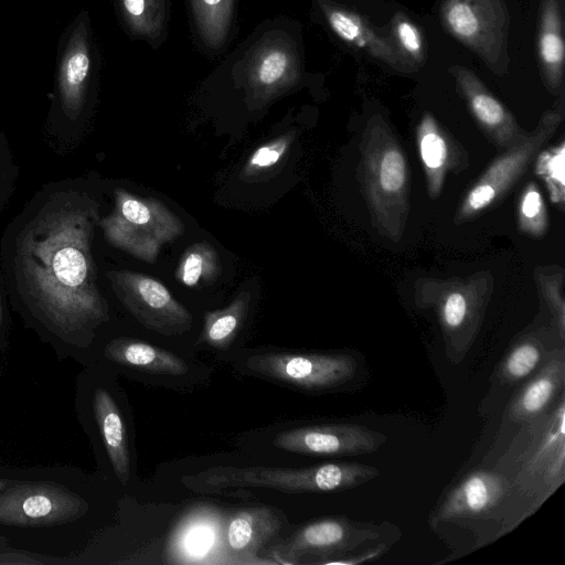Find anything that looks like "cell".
I'll return each instance as SVG.
<instances>
[{
  "label": "cell",
  "mask_w": 565,
  "mask_h": 565,
  "mask_svg": "<svg viewBox=\"0 0 565 565\" xmlns=\"http://www.w3.org/2000/svg\"><path fill=\"white\" fill-rule=\"evenodd\" d=\"M379 529L345 516H331L310 522L278 546V563L299 564L306 557H339L359 546L376 541Z\"/></svg>",
  "instance_id": "obj_12"
},
{
  "label": "cell",
  "mask_w": 565,
  "mask_h": 565,
  "mask_svg": "<svg viewBox=\"0 0 565 565\" xmlns=\"http://www.w3.org/2000/svg\"><path fill=\"white\" fill-rule=\"evenodd\" d=\"M114 199V210L99 221L104 236L114 247L145 263L154 264L161 248L185 231L181 218L154 198L117 188Z\"/></svg>",
  "instance_id": "obj_6"
},
{
  "label": "cell",
  "mask_w": 565,
  "mask_h": 565,
  "mask_svg": "<svg viewBox=\"0 0 565 565\" xmlns=\"http://www.w3.org/2000/svg\"><path fill=\"white\" fill-rule=\"evenodd\" d=\"M222 273L218 253L207 242H198L185 248L175 269V279L190 288L214 282Z\"/></svg>",
  "instance_id": "obj_28"
},
{
  "label": "cell",
  "mask_w": 565,
  "mask_h": 565,
  "mask_svg": "<svg viewBox=\"0 0 565 565\" xmlns=\"http://www.w3.org/2000/svg\"><path fill=\"white\" fill-rule=\"evenodd\" d=\"M493 289V277L486 270L466 277L416 281L415 302L435 311L450 362L460 363L472 347Z\"/></svg>",
  "instance_id": "obj_5"
},
{
  "label": "cell",
  "mask_w": 565,
  "mask_h": 565,
  "mask_svg": "<svg viewBox=\"0 0 565 565\" xmlns=\"http://www.w3.org/2000/svg\"><path fill=\"white\" fill-rule=\"evenodd\" d=\"M3 335H4V311H3L2 294L0 290V353L4 347Z\"/></svg>",
  "instance_id": "obj_36"
},
{
  "label": "cell",
  "mask_w": 565,
  "mask_h": 565,
  "mask_svg": "<svg viewBox=\"0 0 565 565\" xmlns=\"http://www.w3.org/2000/svg\"><path fill=\"white\" fill-rule=\"evenodd\" d=\"M98 207L84 191L50 190L25 210L9 241L8 269L28 310L74 344L89 342L109 319L92 250Z\"/></svg>",
  "instance_id": "obj_1"
},
{
  "label": "cell",
  "mask_w": 565,
  "mask_h": 565,
  "mask_svg": "<svg viewBox=\"0 0 565 565\" xmlns=\"http://www.w3.org/2000/svg\"><path fill=\"white\" fill-rule=\"evenodd\" d=\"M106 276L124 307L147 329L164 335L191 329L192 315L159 280L126 269Z\"/></svg>",
  "instance_id": "obj_10"
},
{
  "label": "cell",
  "mask_w": 565,
  "mask_h": 565,
  "mask_svg": "<svg viewBox=\"0 0 565 565\" xmlns=\"http://www.w3.org/2000/svg\"><path fill=\"white\" fill-rule=\"evenodd\" d=\"M449 71L477 125L500 152L526 136L527 131L471 70L454 65Z\"/></svg>",
  "instance_id": "obj_15"
},
{
  "label": "cell",
  "mask_w": 565,
  "mask_h": 565,
  "mask_svg": "<svg viewBox=\"0 0 565 565\" xmlns=\"http://www.w3.org/2000/svg\"><path fill=\"white\" fill-rule=\"evenodd\" d=\"M296 130L289 129L273 140L259 146L247 159L242 178L246 181L268 175L286 157L296 139Z\"/></svg>",
  "instance_id": "obj_32"
},
{
  "label": "cell",
  "mask_w": 565,
  "mask_h": 565,
  "mask_svg": "<svg viewBox=\"0 0 565 565\" xmlns=\"http://www.w3.org/2000/svg\"><path fill=\"white\" fill-rule=\"evenodd\" d=\"M359 150L358 179L373 226L397 243L411 211L409 171L403 148L382 115L367 119Z\"/></svg>",
  "instance_id": "obj_3"
},
{
  "label": "cell",
  "mask_w": 565,
  "mask_h": 565,
  "mask_svg": "<svg viewBox=\"0 0 565 565\" xmlns=\"http://www.w3.org/2000/svg\"><path fill=\"white\" fill-rule=\"evenodd\" d=\"M537 57L546 88L554 95L564 85V20L561 0H542L537 28Z\"/></svg>",
  "instance_id": "obj_22"
},
{
  "label": "cell",
  "mask_w": 565,
  "mask_h": 565,
  "mask_svg": "<svg viewBox=\"0 0 565 565\" xmlns=\"http://www.w3.org/2000/svg\"><path fill=\"white\" fill-rule=\"evenodd\" d=\"M246 365L259 375L313 391L341 386L358 369L348 353L269 352L249 356Z\"/></svg>",
  "instance_id": "obj_11"
},
{
  "label": "cell",
  "mask_w": 565,
  "mask_h": 565,
  "mask_svg": "<svg viewBox=\"0 0 565 565\" xmlns=\"http://www.w3.org/2000/svg\"><path fill=\"white\" fill-rule=\"evenodd\" d=\"M10 480L8 479H0V492L6 488V486L9 483Z\"/></svg>",
  "instance_id": "obj_37"
},
{
  "label": "cell",
  "mask_w": 565,
  "mask_h": 565,
  "mask_svg": "<svg viewBox=\"0 0 565 565\" xmlns=\"http://www.w3.org/2000/svg\"><path fill=\"white\" fill-rule=\"evenodd\" d=\"M564 379V360L561 354L547 362L523 386L510 408L511 419L527 422L542 414L563 388Z\"/></svg>",
  "instance_id": "obj_26"
},
{
  "label": "cell",
  "mask_w": 565,
  "mask_h": 565,
  "mask_svg": "<svg viewBox=\"0 0 565 565\" xmlns=\"http://www.w3.org/2000/svg\"><path fill=\"white\" fill-rule=\"evenodd\" d=\"M0 183H1V181H0Z\"/></svg>",
  "instance_id": "obj_39"
},
{
  "label": "cell",
  "mask_w": 565,
  "mask_h": 565,
  "mask_svg": "<svg viewBox=\"0 0 565 565\" xmlns=\"http://www.w3.org/2000/svg\"><path fill=\"white\" fill-rule=\"evenodd\" d=\"M92 64L89 32L85 20H81L64 51L58 72L61 103L71 118H76L83 110Z\"/></svg>",
  "instance_id": "obj_19"
},
{
  "label": "cell",
  "mask_w": 565,
  "mask_h": 565,
  "mask_svg": "<svg viewBox=\"0 0 565 565\" xmlns=\"http://www.w3.org/2000/svg\"><path fill=\"white\" fill-rule=\"evenodd\" d=\"M507 490L508 482L502 476L488 470L475 471L446 495L437 518L454 521L478 516L494 509Z\"/></svg>",
  "instance_id": "obj_18"
},
{
  "label": "cell",
  "mask_w": 565,
  "mask_h": 565,
  "mask_svg": "<svg viewBox=\"0 0 565 565\" xmlns=\"http://www.w3.org/2000/svg\"><path fill=\"white\" fill-rule=\"evenodd\" d=\"M373 466L327 462L303 468L217 466L182 478L194 492L213 493L230 488H264L288 493L344 491L379 476Z\"/></svg>",
  "instance_id": "obj_4"
},
{
  "label": "cell",
  "mask_w": 565,
  "mask_h": 565,
  "mask_svg": "<svg viewBox=\"0 0 565 565\" xmlns=\"http://www.w3.org/2000/svg\"><path fill=\"white\" fill-rule=\"evenodd\" d=\"M440 21L493 73L507 72L509 15L504 0H443Z\"/></svg>",
  "instance_id": "obj_8"
},
{
  "label": "cell",
  "mask_w": 565,
  "mask_h": 565,
  "mask_svg": "<svg viewBox=\"0 0 565 565\" xmlns=\"http://www.w3.org/2000/svg\"><path fill=\"white\" fill-rule=\"evenodd\" d=\"M88 510L78 494L52 482H12L0 492V524L52 526L73 522Z\"/></svg>",
  "instance_id": "obj_9"
},
{
  "label": "cell",
  "mask_w": 565,
  "mask_h": 565,
  "mask_svg": "<svg viewBox=\"0 0 565 565\" xmlns=\"http://www.w3.org/2000/svg\"><path fill=\"white\" fill-rule=\"evenodd\" d=\"M302 25L288 15L267 18L222 57L200 92L252 116L310 82Z\"/></svg>",
  "instance_id": "obj_2"
},
{
  "label": "cell",
  "mask_w": 565,
  "mask_h": 565,
  "mask_svg": "<svg viewBox=\"0 0 565 565\" xmlns=\"http://www.w3.org/2000/svg\"><path fill=\"white\" fill-rule=\"evenodd\" d=\"M416 140L428 195L436 199L441 193L446 174L459 171L467 163L466 156L430 113L423 114L416 127Z\"/></svg>",
  "instance_id": "obj_17"
},
{
  "label": "cell",
  "mask_w": 565,
  "mask_h": 565,
  "mask_svg": "<svg viewBox=\"0 0 565 565\" xmlns=\"http://www.w3.org/2000/svg\"><path fill=\"white\" fill-rule=\"evenodd\" d=\"M250 297L249 291H242L227 307L206 311L201 341L214 349H227L244 324Z\"/></svg>",
  "instance_id": "obj_27"
},
{
  "label": "cell",
  "mask_w": 565,
  "mask_h": 565,
  "mask_svg": "<svg viewBox=\"0 0 565 565\" xmlns=\"http://www.w3.org/2000/svg\"><path fill=\"white\" fill-rule=\"evenodd\" d=\"M104 355L118 365L154 374L183 375L188 372L186 363L174 353L130 338L109 341Z\"/></svg>",
  "instance_id": "obj_25"
},
{
  "label": "cell",
  "mask_w": 565,
  "mask_h": 565,
  "mask_svg": "<svg viewBox=\"0 0 565 565\" xmlns=\"http://www.w3.org/2000/svg\"><path fill=\"white\" fill-rule=\"evenodd\" d=\"M388 550V546L385 543H380L373 547H370L367 550L362 551L359 554L351 555V556H340L342 558L340 559H332V561H323L319 564L324 565H356L365 562H372L377 558H380L386 551Z\"/></svg>",
  "instance_id": "obj_35"
},
{
  "label": "cell",
  "mask_w": 565,
  "mask_h": 565,
  "mask_svg": "<svg viewBox=\"0 0 565 565\" xmlns=\"http://www.w3.org/2000/svg\"><path fill=\"white\" fill-rule=\"evenodd\" d=\"M89 413L115 476L126 484L130 477L126 427L118 404L106 387L93 388Z\"/></svg>",
  "instance_id": "obj_20"
},
{
  "label": "cell",
  "mask_w": 565,
  "mask_h": 565,
  "mask_svg": "<svg viewBox=\"0 0 565 565\" xmlns=\"http://www.w3.org/2000/svg\"><path fill=\"white\" fill-rule=\"evenodd\" d=\"M195 513L180 524L167 550L169 563H209L207 557L218 554L221 541L225 542V530L221 519L213 512Z\"/></svg>",
  "instance_id": "obj_23"
},
{
  "label": "cell",
  "mask_w": 565,
  "mask_h": 565,
  "mask_svg": "<svg viewBox=\"0 0 565 565\" xmlns=\"http://www.w3.org/2000/svg\"><path fill=\"white\" fill-rule=\"evenodd\" d=\"M196 49L210 58L225 53L237 30V0H186Z\"/></svg>",
  "instance_id": "obj_16"
},
{
  "label": "cell",
  "mask_w": 565,
  "mask_h": 565,
  "mask_svg": "<svg viewBox=\"0 0 565 565\" xmlns=\"http://www.w3.org/2000/svg\"><path fill=\"white\" fill-rule=\"evenodd\" d=\"M543 354V345L536 338H522L505 355L499 371L501 379L510 384L519 383L536 370Z\"/></svg>",
  "instance_id": "obj_31"
},
{
  "label": "cell",
  "mask_w": 565,
  "mask_h": 565,
  "mask_svg": "<svg viewBox=\"0 0 565 565\" xmlns=\"http://www.w3.org/2000/svg\"><path fill=\"white\" fill-rule=\"evenodd\" d=\"M6 543H7L6 537H0V548H4L3 546L6 545Z\"/></svg>",
  "instance_id": "obj_38"
},
{
  "label": "cell",
  "mask_w": 565,
  "mask_h": 565,
  "mask_svg": "<svg viewBox=\"0 0 565 565\" xmlns=\"http://www.w3.org/2000/svg\"><path fill=\"white\" fill-rule=\"evenodd\" d=\"M518 227L527 236L541 238L548 227V214L542 193L535 182L522 189L518 200Z\"/></svg>",
  "instance_id": "obj_33"
},
{
  "label": "cell",
  "mask_w": 565,
  "mask_h": 565,
  "mask_svg": "<svg viewBox=\"0 0 565 565\" xmlns=\"http://www.w3.org/2000/svg\"><path fill=\"white\" fill-rule=\"evenodd\" d=\"M315 18L340 42L361 50L398 72L417 67L405 60L391 35L384 34L364 15L338 0H311Z\"/></svg>",
  "instance_id": "obj_13"
},
{
  "label": "cell",
  "mask_w": 565,
  "mask_h": 565,
  "mask_svg": "<svg viewBox=\"0 0 565 565\" xmlns=\"http://www.w3.org/2000/svg\"><path fill=\"white\" fill-rule=\"evenodd\" d=\"M391 38L402 56L418 67L426 61V46L420 29L403 12L391 21Z\"/></svg>",
  "instance_id": "obj_34"
},
{
  "label": "cell",
  "mask_w": 565,
  "mask_h": 565,
  "mask_svg": "<svg viewBox=\"0 0 565 565\" xmlns=\"http://www.w3.org/2000/svg\"><path fill=\"white\" fill-rule=\"evenodd\" d=\"M386 439L382 433L362 425L335 424L284 430L273 444L295 454L343 457L375 452Z\"/></svg>",
  "instance_id": "obj_14"
},
{
  "label": "cell",
  "mask_w": 565,
  "mask_h": 565,
  "mask_svg": "<svg viewBox=\"0 0 565 565\" xmlns=\"http://www.w3.org/2000/svg\"><path fill=\"white\" fill-rule=\"evenodd\" d=\"M282 526V519L271 508H248L236 512L225 529V551L236 563H253L259 548Z\"/></svg>",
  "instance_id": "obj_21"
},
{
  "label": "cell",
  "mask_w": 565,
  "mask_h": 565,
  "mask_svg": "<svg viewBox=\"0 0 565 565\" xmlns=\"http://www.w3.org/2000/svg\"><path fill=\"white\" fill-rule=\"evenodd\" d=\"M534 172L543 181L551 202L563 211L565 203V141L542 148L533 160Z\"/></svg>",
  "instance_id": "obj_29"
},
{
  "label": "cell",
  "mask_w": 565,
  "mask_h": 565,
  "mask_svg": "<svg viewBox=\"0 0 565 565\" xmlns=\"http://www.w3.org/2000/svg\"><path fill=\"white\" fill-rule=\"evenodd\" d=\"M537 290L552 316L562 340L565 337V274L559 266H540L534 270Z\"/></svg>",
  "instance_id": "obj_30"
},
{
  "label": "cell",
  "mask_w": 565,
  "mask_h": 565,
  "mask_svg": "<svg viewBox=\"0 0 565 565\" xmlns=\"http://www.w3.org/2000/svg\"><path fill=\"white\" fill-rule=\"evenodd\" d=\"M126 33L136 41L159 49L168 38L170 0H115Z\"/></svg>",
  "instance_id": "obj_24"
},
{
  "label": "cell",
  "mask_w": 565,
  "mask_h": 565,
  "mask_svg": "<svg viewBox=\"0 0 565 565\" xmlns=\"http://www.w3.org/2000/svg\"><path fill=\"white\" fill-rule=\"evenodd\" d=\"M564 115L562 93L557 103L541 116L534 130L515 146L502 151L469 188L458 205L455 223L470 221L502 201L526 172L536 153L557 131Z\"/></svg>",
  "instance_id": "obj_7"
}]
</instances>
